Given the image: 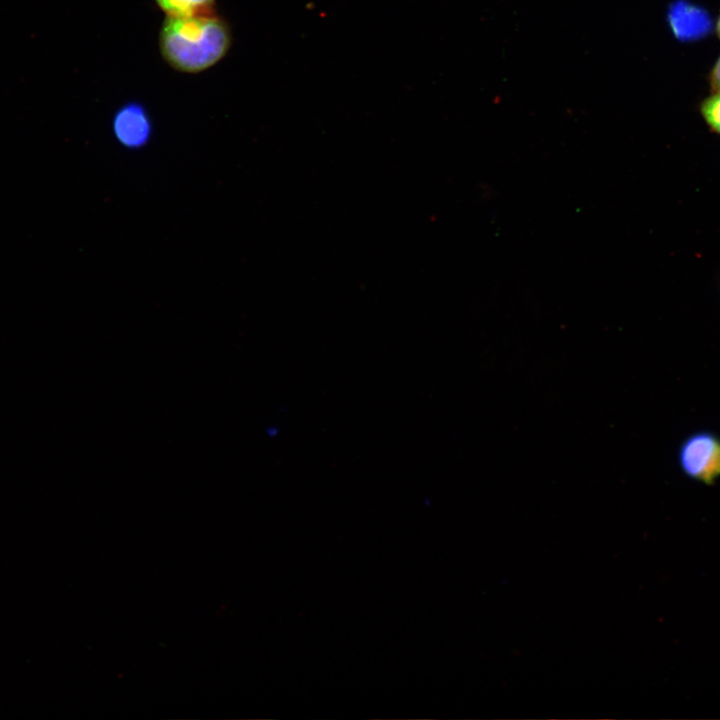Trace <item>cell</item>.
Segmentation results:
<instances>
[{"mask_svg":"<svg viewBox=\"0 0 720 720\" xmlns=\"http://www.w3.org/2000/svg\"><path fill=\"white\" fill-rule=\"evenodd\" d=\"M230 42L228 26L212 12L167 16L159 37L165 61L185 73H198L218 63L226 55Z\"/></svg>","mask_w":720,"mask_h":720,"instance_id":"cell-1","label":"cell"},{"mask_svg":"<svg viewBox=\"0 0 720 720\" xmlns=\"http://www.w3.org/2000/svg\"><path fill=\"white\" fill-rule=\"evenodd\" d=\"M679 463L689 478L712 484L720 477V439L710 432L689 436L681 444Z\"/></svg>","mask_w":720,"mask_h":720,"instance_id":"cell-2","label":"cell"},{"mask_svg":"<svg viewBox=\"0 0 720 720\" xmlns=\"http://www.w3.org/2000/svg\"><path fill=\"white\" fill-rule=\"evenodd\" d=\"M111 127L115 140L128 150L144 148L153 136L152 119L145 106L136 101L115 111Z\"/></svg>","mask_w":720,"mask_h":720,"instance_id":"cell-3","label":"cell"},{"mask_svg":"<svg viewBox=\"0 0 720 720\" xmlns=\"http://www.w3.org/2000/svg\"><path fill=\"white\" fill-rule=\"evenodd\" d=\"M667 22L673 35L680 41L702 39L712 30L709 13L686 0L671 3L667 11Z\"/></svg>","mask_w":720,"mask_h":720,"instance_id":"cell-4","label":"cell"},{"mask_svg":"<svg viewBox=\"0 0 720 720\" xmlns=\"http://www.w3.org/2000/svg\"><path fill=\"white\" fill-rule=\"evenodd\" d=\"M166 16L211 13L215 0H155Z\"/></svg>","mask_w":720,"mask_h":720,"instance_id":"cell-5","label":"cell"},{"mask_svg":"<svg viewBox=\"0 0 720 720\" xmlns=\"http://www.w3.org/2000/svg\"><path fill=\"white\" fill-rule=\"evenodd\" d=\"M700 111L706 123L720 134V91L704 99Z\"/></svg>","mask_w":720,"mask_h":720,"instance_id":"cell-6","label":"cell"},{"mask_svg":"<svg viewBox=\"0 0 720 720\" xmlns=\"http://www.w3.org/2000/svg\"><path fill=\"white\" fill-rule=\"evenodd\" d=\"M710 82L714 91H720V56L711 70Z\"/></svg>","mask_w":720,"mask_h":720,"instance_id":"cell-7","label":"cell"},{"mask_svg":"<svg viewBox=\"0 0 720 720\" xmlns=\"http://www.w3.org/2000/svg\"><path fill=\"white\" fill-rule=\"evenodd\" d=\"M716 32H717V34H718V37L720 38V16H719V18H718V20H717V23H716Z\"/></svg>","mask_w":720,"mask_h":720,"instance_id":"cell-8","label":"cell"}]
</instances>
